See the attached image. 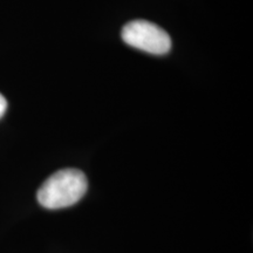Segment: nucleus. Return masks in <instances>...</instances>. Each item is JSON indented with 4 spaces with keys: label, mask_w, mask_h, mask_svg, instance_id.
Masks as SVG:
<instances>
[{
    "label": "nucleus",
    "mask_w": 253,
    "mask_h": 253,
    "mask_svg": "<svg viewBox=\"0 0 253 253\" xmlns=\"http://www.w3.org/2000/svg\"><path fill=\"white\" fill-rule=\"evenodd\" d=\"M121 36L126 45L154 55L167 54L171 48L169 34L147 20L130 21L122 28Z\"/></svg>",
    "instance_id": "f03ea898"
},
{
    "label": "nucleus",
    "mask_w": 253,
    "mask_h": 253,
    "mask_svg": "<svg viewBox=\"0 0 253 253\" xmlns=\"http://www.w3.org/2000/svg\"><path fill=\"white\" fill-rule=\"evenodd\" d=\"M87 177L74 168L53 173L38 190L37 198L41 207L58 210L77 204L87 192Z\"/></svg>",
    "instance_id": "f257e3e1"
},
{
    "label": "nucleus",
    "mask_w": 253,
    "mask_h": 253,
    "mask_svg": "<svg viewBox=\"0 0 253 253\" xmlns=\"http://www.w3.org/2000/svg\"><path fill=\"white\" fill-rule=\"evenodd\" d=\"M6 109H7V101H6L5 97L0 94V119L4 116Z\"/></svg>",
    "instance_id": "7ed1b4c3"
}]
</instances>
